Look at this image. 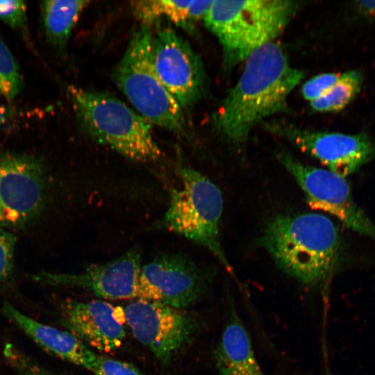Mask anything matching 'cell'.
I'll return each instance as SVG.
<instances>
[{
	"label": "cell",
	"instance_id": "6da1fadb",
	"mask_svg": "<svg viewBox=\"0 0 375 375\" xmlns=\"http://www.w3.org/2000/svg\"><path fill=\"white\" fill-rule=\"evenodd\" d=\"M303 75L277 42L258 48L214 114L217 131L235 144L243 143L256 125L287 108L288 98Z\"/></svg>",
	"mask_w": 375,
	"mask_h": 375
},
{
	"label": "cell",
	"instance_id": "7a4b0ae2",
	"mask_svg": "<svg viewBox=\"0 0 375 375\" xmlns=\"http://www.w3.org/2000/svg\"><path fill=\"white\" fill-rule=\"evenodd\" d=\"M260 240L279 269L306 285L325 289L338 267L340 234L324 215H278Z\"/></svg>",
	"mask_w": 375,
	"mask_h": 375
},
{
	"label": "cell",
	"instance_id": "3957f363",
	"mask_svg": "<svg viewBox=\"0 0 375 375\" xmlns=\"http://www.w3.org/2000/svg\"><path fill=\"white\" fill-rule=\"evenodd\" d=\"M298 8L294 1H212L203 21L218 39L228 67L245 61L256 49L274 42Z\"/></svg>",
	"mask_w": 375,
	"mask_h": 375
},
{
	"label": "cell",
	"instance_id": "277c9868",
	"mask_svg": "<svg viewBox=\"0 0 375 375\" xmlns=\"http://www.w3.org/2000/svg\"><path fill=\"white\" fill-rule=\"evenodd\" d=\"M67 92L81 127L94 140L133 161L160 160L151 124L119 99L74 85L68 86Z\"/></svg>",
	"mask_w": 375,
	"mask_h": 375
},
{
	"label": "cell",
	"instance_id": "5b68a950",
	"mask_svg": "<svg viewBox=\"0 0 375 375\" xmlns=\"http://www.w3.org/2000/svg\"><path fill=\"white\" fill-rule=\"evenodd\" d=\"M180 188H172L168 207L156 227L181 235L209 250L231 271L222 247L219 223L223 211L220 190L193 167L181 164Z\"/></svg>",
	"mask_w": 375,
	"mask_h": 375
},
{
	"label": "cell",
	"instance_id": "8992f818",
	"mask_svg": "<svg viewBox=\"0 0 375 375\" xmlns=\"http://www.w3.org/2000/svg\"><path fill=\"white\" fill-rule=\"evenodd\" d=\"M152 35L151 26L141 24L133 32L113 76L130 103L150 124L183 133V109L162 83L152 64Z\"/></svg>",
	"mask_w": 375,
	"mask_h": 375
},
{
	"label": "cell",
	"instance_id": "52a82bcc",
	"mask_svg": "<svg viewBox=\"0 0 375 375\" xmlns=\"http://www.w3.org/2000/svg\"><path fill=\"white\" fill-rule=\"evenodd\" d=\"M124 311L134 337L165 365L192 342L202 327L195 315L156 301L138 299Z\"/></svg>",
	"mask_w": 375,
	"mask_h": 375
},
{
	"label": "cell",
	"instance_id": "ba28073f",
	"mask_svg": "<svg viewBox=\"0 0 375 375\" xmlns=\"http://www.w3.org/2000/svg\"><path fill=\"white\" fill-rule=\"evenodd\" d=\"M47 181L42 162L33 155L0 153V227L32 223L42 211Z\"/></svg>",
	"mask_w": 375,
	"mask_h": 375
},
{
	"label": "cell",
	"instance_id": "9c48e42d",
	"mask_svg": "<svg viewBox=\"0 0 375 375\" xmlns=\"http://www.w3.org/2000/svg\"><path fill=\"white\" fill-rule=\"evenodd\" d=\"M277 156L303 192L312 209L326 212L349 228L375 240V225L353 200L344 177L304 164L284 151Z\"/></svg>",
	"mask_w": 375,
	"mask_h": 375
},
{
	"label": "cell",
	"instance_id": "30bf717a",
	"mask_svg": "<svg viewBox=\"0 0 375 375\" xmlns=\"http://www.w3.org/2000/svg\"><path fill=\"white\" fill-rule=\"evenodd\" d=\"M151 60L158 77L182 109L199 100L206 80L202 62L172 28L158 23L152 35Z\"/></svg>",
	"mask_w": 375,
	"mask_h": 375
},
{
	"label": "cell",
	"instance_id": "8fae6325",
	"mask_svg": "<svg viewBox=\"0 0 375 375\" xmlns=\"http://www.w3.org/2000/svg\"><path fill=\"white\" fill-rule=\"evenodd\" d=\"M265 127L342 177L357 172L375 156V143L364 133L313 131L281 121L266 123Z\"/></svg>",
	"mask_w": 375,
	"mask_h": 375
},
{
	"label": "cell",
	"instance_id": "7c38bea8",
	"mask_svg": "<svg viewBox=\"0 0 375 375\" xmlns=\"http://www.w3.org/2000/svg\"><path fill=\"white\" fill-rule=\"evenodd\" d=\"M206 287L199 267L183 253H166L142 266L138 298L184 309L200 300Z\"/></svg>",
	"mask_w": 375,
	"mask_h": 375
},
{
	"label": "cell",
	"instance_id": "4fadbf2b",
	"mask_svg": "<svg viewBox=\"0 0 375 375\" xmlns=\"http://www.w3.org/2000/svg\"><path fill=\"white\" fill-rule=\"evenodd\" d=\"M141 262V251L134 247L112 260L90 265L81 273L40 272L31 278L45 285L84 289L101 299H128L138 297Z\"/></svg>",
	"mask_w": 375,
	"mask_h": 375
},
{
	"label": "cell",
	"instance_id": "5bb4252c",
	"mask_svg": "<svg viewBox=\"0 0 375 375\" xmlns=\"http://www.w3.org/2000/svg\"><path fill=\"white\" fill-rule=\"evenodd\" d=\"M62 323L84 344L104 353L120 347L126 335L124 309L101 300L67 303Z\"/></svg>",
	"mask_w": 375,
	"mask_h": 375
},
{
	"label": "cell",
	"instance_id": "9a60e30c",
	"mask_svg": "<svg viewBox=\"0 0 375 375\" xmlns=\"http://www.w3.org/2000/svg\"><path fill=\"white\" fill-rule=\"evenodd\" d=\"M1 312L44 350L91 372L97 354L72 333L39 322L8 302L3 304Z\"/></svg>",
	"mask_w": 375,
	"mask_h": 375
},
{
	"label": "cell",
	"instance_id": "2e32d148",
	"mask_svg": "<svg viewBox=\"0 0 375 375\" xmlns=\"http://www.w3.org/2000/svg\"><path fill=\"white\" fill-rule=\"evenodd\" d=\"M221 338L213 356L219 375H264L254 354L249 333L228 298Z\"/></svg>",
	"mask_w": 375,
	"mask_h": 375
},
{
	"label": "cell",
	"instance_id": "e0dca14e",
	"mask_svg": "<svg viewBox=\"0 0 375 375\" xmlns=\"http://www.w3.org/2000/svg\"><path fill=\"white\" fill-rule=\"evenodd\" d=\"M211 1L148 0L131 2L134 15L142 25L151 26L160 17H167L176 26L193 28L194 24L203 20Z\"/></svg>",
	"mask_w": 375,
	"mask_h": 375
},
{
	"label": "cell",
	"instance_id": "ac0fdd59",
	"mask_svg": "<svg viewBox=\"0 0 375 375\" xmlns=\"http://www.w3.org/2000/svg\"><path fill=\"white\" fill-rule=\"evenodd\" d=\"M90 2L85 0L42 1V20L49 43L56 49H63L82 11Z\"/></svg>",
	"mask_w": 375,
	"mask_h": 375
},
{
	"label": "cell",
	"instance_id": "d6986e66",
	"mask_svg": "<svg viewBox=\"0 0 375 375\" xmlns=\"http://www.w3.org/2000/svg\"><path fill=\"white\" fill-rule=\"evenodd\" d=\"M362 83L360 72L351 70L340 74L338 81L323 96L310 102L317 112H335L344 108L359 92Z\"/></svg>",
	"mask_w": 375,
	"mask_h": 375
},
{
	"label": "cell",
	"instance_id": "ffe728a7",
	"mask_svg": "<svg viewBox=\"0 0 375 375\" xmlns=\"http://www.w3.org/2000/svg\"><path fill=\"white\" fill-rule=\"evenodd\" d=\"M22 85L17 62L0 38V94L8 100H12L20 93Z\"/></svg>",
	"mask_w": 375,
	"mask_h": 375
},
{
	"label": "cell",
	"instance_id": "44dd1931",
	"mask_svg": "<svg viewBox=\"0 0 375 375\" xmlns=\"http://www.w3.org/2000/svg\"><path fill=\"white\" fill-rule=\"evenodd\" d=\"M16 238L0 227V292L11 288L14 280V253Z\"/></svg>",
	"mask_w": 375,
	"mask_h": 375
},
{
	"label": "cell",
	"instance_id": "7402d4cb",
	"mask_svg": "<svg viewBox=\"0 0 375 375\" xmlns=\"http://www.w3.org/2000/svg\"><path fill=\"white\" fill-rule=\"evenodd\" d=\"M3 354L19 375H53L39 366L12 344H7Z\"/></svg>",
	"mask_w": 375,
	"mask_h": 375
},
{
	"label": "cell",
	"instance_id": "603a6c76",
	"mask_svg": "<svg viewBox=\"0 0 375 375\" xmlns=\"http://www.w3.org/2000/svg\"><path fill=\"white\" fill-rule=\"evenodd\" d=\"M26 10L23 1H0V20L17 31H24L26 27Z\"/></svg>",
	"mask_w": 375,
	"mask_h": 375
},
{
	"label": "cell",
	"instance_id": "cb8c5ba5",
	"mask_svg": "<svg viewBox=\"0 0 375 375\" xmlns=\"http://www.w3.org/2000/svg\"><path fill=\"white\" fill-rule=\"evenodd\" d=\"M94 375H145L133 365L100 355L91 370Z\"/></svg>",
	"mask_w": 375,
	"mask_h": 375
},
{
	"label": "cell",
	"instance_id": "d4e9b609",
	"mask_svg": "<svg viewBox=\"0 0 375 375\" xmlns=\"http://www.w3.org/2000/svg\"><path fill=\"white\" fill-rule=\"evenodd\" d=\"M338 73H324L307 81L301 88L303 98L310 102L326 93L338 81Z\"/></svg>",
	"mask_w": 375,
	"mask_h": 375
},
{
	"label": "cell",
	"instance_id": "484cf974",
	"mask_svg": "<svg viewBox=\"0 0 375 375\" xmlns=\"http://www.w3.org/2000/svg\"><path fill=\"white\" fill-rule=\"evenodd\" d=\"M356 10L362 16L375 17V1H357L354 3Z\"/></svg>",
	"mask_w": 375,
	"mask_h": 375
},
{
	"label": "cell",
	"instance_id": "4316f807",
	"mask_svg": "<svg viewBox=\"0 0 375 375\" xmlns=\"http://www.w3.org/2000/svg\"><path fill=\"white\" fill-rule=\"evenodd\" d=\"M11 117V110L4 104L0 103V129L6 124Z\"/></svg>",
	"mask_w": 375,
	"mask_h": 375
}]
</instances>
